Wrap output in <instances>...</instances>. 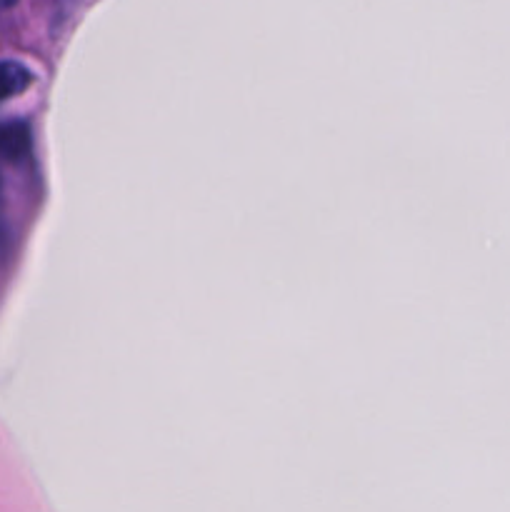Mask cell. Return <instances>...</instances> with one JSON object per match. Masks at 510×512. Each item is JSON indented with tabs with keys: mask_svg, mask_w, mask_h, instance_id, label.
I'll list each match as a JSON object with an SVG mask.
<instances>
[{
	"mask_svg": "<svg viewBox=\"0 0 510 512\" xmlns=\"http://www.w3.org/2000/svg\"><path fill=\"white\" fill-rule=\"evenodd\" d=\"M33 150V130L25 120H5L0 123V158L8 163H20Z\"/></svg>",
	"mask_w": 510,
	"mask_h": 512,
	"instance_id": "1",
	"label": "cell"
},
{
	"mask_svg": "<svg viewBox=\"0 0 510 512\" xmlns=\"http://www.w3.org/2000/svg\"><path fill=\"white\" fill-rule=\"evenodd\" d=\"M0 193H3V183H0Z\"/></svg>",
	"mask_w": 510,
	"mask_h": 512,
	"instance_id": "4",
	"label": "cell"
},
{
	"mask_svg": "<svg viewBox=\"0 0 510 512\" xmlns=\"http://www.w3.org/2000/svg\"><path fill=\"white\" fill-rule=\"evenodd\" d=\"M15 3H18V0H0V10L10 8V5H15Z\"/></svg>",
	"mask_w": 510,
	"mask_h": 512,
	"instance_id": "3",
	"label": "cell"
},
{
	"mask_svg": "<svg viewBox=\"0 0 510 512\" xmlns=\"http://www.w3.org/2000/svg\"><path fill=\"white\" fill-rule=\"evenodd\" d=\"M33 85V73L23 63L0 60V100L20 95Z\"/></svg>",
	"mask_w": 510,
	"mask_h": 512,
	"instance_id": "2",
	"label": "cell"
}]
</instances>
